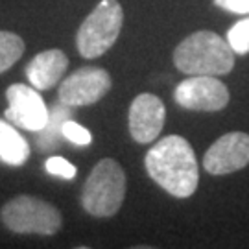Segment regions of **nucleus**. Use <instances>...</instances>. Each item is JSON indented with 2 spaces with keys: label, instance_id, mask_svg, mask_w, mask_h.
Returning a JSON list of instances; mask_svg holds the SVG:
<instances>
[{
  "label": "nucleus",
  "instance_id": "obj_12",
  "mask_svg": "<svg viewBox=\"0 0 249 249\" xmlns=\"http://www.w3.org/2000/svg\"><path fill=\"white\" fill-rule=\"evenodd\" d=\"M30 157L26 139L11 124L0 120V159L9 166H20Z\"/></svg>",
  "mask_w": 249,
  "mask_h": 249
},
{
  "label": "nucleus",
  "instance_id": "obj_14",
  "mask_svg": "<svg viewBox=\"0 0 249 249\" xmlns=\"http://www.w3.org/2000/svg\"><path fill=\"white\" fill-rule=\"evenodd\" d=\"M24 53V41L13 32H0V74L9 71Z\"/></svg>",
  "mask_w": 249,
  "mask_h": 249
},
{
  "label": "nucleus",
  "instance_id": "obj_7",
  "mask_svg": "<svg viewBox=\"0 0 249 249\" xmlns=\"http://www.w3.org/2000/svg\"><path fill=\"white\" fill-rule=\"evenodd\" d=\"M174 100L190 111H220L229 104V89L216 76H192L176 87Z\"/></svg>",
  "mask_w": 249,
  "mask_h": 249
},
{
  "label": "nucleus",
  "instance_id": "obj_18",
  "mask_svg": "<svg viewBox=\"0 0 249 249\" xmlns=\"http://www.w3.org/2000/svg\"><path fill=\"white\" fill-rule=\"evenodd\" d=\"M218 8H223L231 13L249 15V0H214Z\"/></svg>",
  "mask_w": 249,
  "mask_h": 249
},
{
  "label": "nucleus",
  "instance_id": "obj_6",
  "mask_svg": "<svg viewBox=\"0 0 249 249\" xmlns=\"http://www.w3.org/2000/svg\"><path fill=\"white\" fill-rule=\"evenodd\" d=\"M111 89L109 72L98 67H83L67 76L59 85V102L67 107L92 106Z\"/></svg>",
  "mask_w": 249,
  "mask_h": 249
},
{
  "label": "nucleus",
  "instance_id": "obj_9",
  "mask_svg": "<svg viewBox=\"0 0 249 249\" xmlns=\"http://www.w3.org/2000/svg\"><path fill=\"white\" fill-rule=\"evenodd\" d=\"M249 164V135L232 131L220 137L207 150L203 168L213 176H225Z\"/></svg>",
  "mask_w": 249,
  "mask_h": 249
},
{
  "label": "nucleus",
  "instance_id": "obj_16",
  "mask_svg": "<svg viewBox=\"0 0 249 249\" xmlns=\"http://www.w3.org/2000/svg\"><path fill=\"white\" fill-rule=\"evenodd\" d=\"M63 137L69 139L71 142L78 144V146H87L92 141V135H90L89 129H85L83 125L76 124L72 120H67L63 124Z\"/></svg>",
  "mask_w": 249,
  "mask_h": 249
},
{
  "label": "nucleus",
  "instance_id": "obj_4",
  "mask_svg": "<svg viewBox=\"0 0 249 249\" xmlns=\"http://www.w3.org/2000/svg\"><path fill=\"white\" fill-rule=\"evenodd\" d=\"M124 22V11L118 0H102L81 22L76 45L81 57L94 59L116 43Z\"/></svg>",
  "mask_w": 249,
  "mask_h": 249
},
{
  "label": "nucleus",
  "instance_id": "obj_8",
  "mask_svg": "<svg viewBox=\"0 0 249 249\" xmlns=\"http://www.w3.org/2000/svg\"><path fill=\"white\" fill-rule=\"evenodd\" d=\"M8 109L6 118L28 131H41L48 120V109L45 100L36 90V87H28L22 83H15L6 90Z\"/></svg>",
  "mask_w": 249,
  "mask_h": 249
},
{
  "label": "nucleus",
  "instance_id": "obj_11",
  "mask_svg": "<svg viewBox=\"0 0 249 249\" xmlns=\"http://www.w3.org/2000/svg\"><path fill=\"white\" fill-rule=\"evenodd\" d=\"M69 67V57L59 48L37 53L26 67V76L37 90H48L63 78Z\"/></svg>",
  "mask_w": 249,
  "mask_h": 249
},
{
  "label": "nucleus",
  "instance_id": "obj_2",
  "mask_svg": "<svg viewBox=\"0 0 249 249\" xmlns=\"http://www.w3.org/2000/svg\"><path fill=\"white\" fill-rule=\"evenodd\" d=\"M174 63L188 76H223L234 67V52L222 36L201 30L179 43Z\"/></svg>",
  "mask_w": 249,
  "mask_h": 249
},
{
  "label": "nucleus",
  "instance_id": "obj_3",
  "mask_svg": "<svg viewBox=\"0 0 249 249\" xmlns=\"http://www.w3.org/2000/svg\"><path fill=\"white\" fill-rule=\"evenodd\" d=\"M125 196V174L115 159H102L81 190V205L96 218L118 213Z\"/></svg>",
  "mask_w": 249,
  "mask_h": 249
},
{
  "label": "nucleus",
  "instance_id": "obj_15",
  "mask_svg": "<svg viewBox=\"0 0 249 249\" xmlns=\"http://www.w3.org/2000/svg\"><path fill=\"white\" fill-rule=\"evenodd\" d=\"M227 41H229L234 53L244 55V53L249 52V17L244 18V20H238L227 32Z\"/></svg>",
  "mask_w": 249,
  "mask_h": 249
},
{
  "label": "nucleus",
  "instance_id": "obj_5",
  "mask_svg": "<svg viewBox=\"0 0 249 249\" xmlns=\"http://www.w3.org/2000/svg\"><path fill=\"white\" fill-rule=\"evenodd\" d=\"M0 220L9 231L18 234L52 236L61 227L59 211L34 196H17L2 207Z\"/></svg>",
  "mask_w": 249,
  "mask_h": 249
},
{
  "label": "nucleus",
  "instance_id": "obj_13",
  "mask_svg": "<svg viewBox=\"0 0 249 249\" xmlns=\"http://www.w3.org/2000/svg\"><path fill=\"white\" fill-rule=\"evenodd\" d=\"M67 118H69L67 106H55L48 113V120H46L45 127L41 129V137H39V148L41 150H52L57 146L59 137H63V124L67 122Z\"/></svg>",
  "mask_w": 249,
  "mask_h": 249
},
{
  "label": "nucleus",
  "instance_id": "obj_10",
  "mask_svg": "<svg viewBox=\"0 0 249 249\" xmlns=\"http://www.w3.org/2000/svg\"><path fill=\"white\" fill-rule=\"evenodd\" d=\"M166 109L159 96L142 92L129 106V133L139 144L153 142L162 131Z\"/></svg>",
  "mask_w": 249,
  "mask_h": 249
},
{
  "label": "nucleus",
  "instance_id": "obj_1",
  "mask_svg": "<svg viewBox=\"0 0 249 249\" xmlns=\"http://www.w3.org/2000/svg\"><path fill=\"white\" fill-rule=\"evenodd\" d=\"M146 172L174 197H190L197 188L199 170L196 153L187 139L168 135L146 153Z\"/></svg>",
  "mask_w": 249,
  "mask_h": 249
},
{
  "label": "nucleus",
  "instance_id": "obj_17",
  "mask_svg": "<svg viewBox=\"0 0 249 249\" xmlns=\"http://www.w3.org/2000/svg\"><path fill=\"white\" fill-rule=\"evenodd\" d=\"M46 172L63 179H72L76 176V166L63 157H50L46 160Z\"/></svg>",
  "mask_w": 249,
  "mask_h": 249
}]
</instances>
